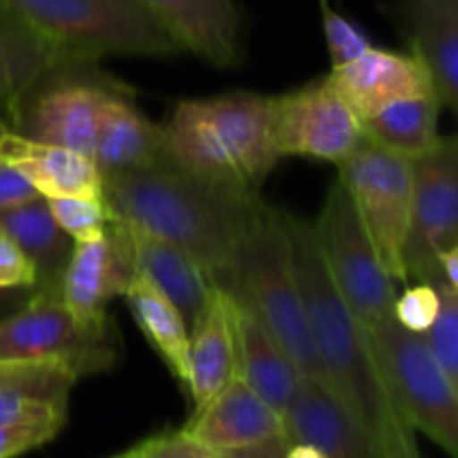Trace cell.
I'll list each match as a JSON object with an SVG mask.
<instances>
[{
    "mask_svg": "<svg viewBox=\"0 0 458 458\" xmlns=\"http://www.w3.org/2000/svg\"><path fill=\"white\" fill-rule=\"evenodd\" d=\"M280 215L322 383L360 423L385 458H420L416 432L389 392L369 331L335 291L318 253L311 224L286 210Z\"/></svg>",
    "mask_w": 458,
    "mask_h": 458,
    "instance_id": "cell-1",
    "label": "cell"
},
{
    "mask_svg": "<svg viewBox=\"0 0 458 458\" xmlns=\"http://www.w3.org/2000/svg\"><path fill=\"white\" fill-rule=\"evenodd\" d=\"M103 197L121 222L186 250L213 282L267 206L259 191L210 182L168 157L103 177Z\"/></svg>",
    "mask_w": 458,
    "mask_h": 458,
    "instance_id": "cell-2",
    "label": "cell"
},
{
    "mask_svg": "<svg viewBox=\"0 0 458 458\" xmlns=\"http://www.w3.org/2000/svg\"><path fill=\"white\" fill-rule=\"evenodd\" d=\"M170 161L226 186L259 191L280 161L271 132V97L226 92L179 101L161 125Z\"/></svg>",
    "mask_w": 458,
    "mask_h": 458,
    "instance_id": "cell-3",
    "label": "cell"
},
{
    "mask_svg": "<svg viewBox=\"0 0 458 458\" xmlns=\"http://www.w3.org/2000/svg\"><path fill=\"white\" fill-rule=\"evenodd\" d=\"M215 284L276 338L304 378L322 383L280 208L264 206Z\"/></svg>",
    "mask_w": 458,
    "mask_h": 458,
    "instance_id": "cell-4",
    "label": "cell"
},
{
    "mask_svg": "<svg viewBox=\"0 0 458 458\" xmlns=\"http://www.w3.org/2000/svg\"><path fill=\"white\" fill-rule=\"evenodd\" d=\"M0 7L67 61L183 52L143 0H0Z\"/></svg>",
    "mask_w": 458,
    "mask_h": 458,
    "instance_id": "cell-5",
    "label": "cell"
},
{
    "mask_svg": "<svg viewBox=\"0 0 458 458\" xmlns=\"http://www.w3.org/2000/svg\"><path fill=\"white\" fill-rule=\"evenodd\" d=\"M376 358L398 410L414 432L458 456V385L443 371L423 335L387 318L369 331Z\"/></svg>",
    "mask_w": 458,
    "mask_h": 458,
    "instance_id": "cell-6",
    "label": "cell"
},
{
    "mask_svg": "<svg viewBox=\"0 0 458 458\" xmlns=\"http://www.w3.org/2000/svg\"><path fill=\"white\" fill-rule=\"evenodd\" d=\"M322 264L353 316L367 331L394 316L396 282L380 264L340 179L329 186L320 215L311 224Z\"/></svg>",
    "mask_w": 458,
    "mask_h": 458,
    "instance_id": "cell-7",
    "label": "cell"
},
{
    "mask_svg": "<svg viewBox=\"0 0 458 458\" xmlns=\"http://www.w3.org/2000/svg\"><path fill=\"white\" fill-rule=\"evenodd\" d=\"M119 85V81L98 72L97 63L63 61L30 85L3 112V121L22 137L92 157L101 98Z\"/></svg>",
    "mask_w": 458,
    "mask_h": 458,
    "instance_id": "cell-8",
    "label": "cell"
},
{
    "mask_svg": "<svg viewBox=\"0 0 458 458\" xmlns=\"http://www.w3.org/2000/svg\"><path fill=\"white\" fill-rule=\"evenodd\" d=\"M335 168L383 268L394 282H407L403 253L411 213V161L362 134Z\"/></svg>",
    "mask_w": 458,
    "mask_h": 458,
    "instance_id": "cell-9",
    "label": "cell"
},
{
    "mask_svg": "<svg viewBox=\"0 0 458 458\" xmlns=\"http://www.w3.org/2000/svg\"><path fill=\"white\" fill-rule=\"evenodd\" d=\"M0 360H61L83 378L114 365L116 334L112 325H81L56 291L36 289L0 318Z\"/></svg>",
    "mask_w": 458,
    "mask_h": 458,
    "instance_id": "cell-10",
    "label": "cell"
},
{
    "mask_svg": "<svg viewBox=\"0 0 458 458\" xmlns=\"http://www.w3.org/2000/svg\"><path fill=\"white\" fill-rule=\"evenodd\" d=\"M411 161V213L407 231V282L432 284L437 255L458 246V143L445 137Z\"/></svg>",
    "mask_w": 458,
    "mask_h": 458,
    "instance_id": "cell-11",
    "label": "cell"
},
{
    "mask_svg": "<svg viewBox=\"0 0 458 458\" xmlns=\"http://www.w3.org/2000/svg\"><path fill=\"white\" fill-rule=\"evenodd\" d=\"M271 132L277 155L338 165L362 139L360 119L329 76L271 97Z\"/></svg>",
    "mask_w": 458,
    "mask_h": 458,
    "instance_id": "cell-12",
    "label": "cell"
},
{
    "mask_svg": "<svg viewBox=\"0 0 458 458\" xmlns=\"http://www.w3.org/2000/svg\"><path fill=\"white\" fill-rule=\"evenodd\" d=\"M81 376L61 360H0V429L38 450L65 428Z\"/></svg>",
    "mask_w": 458,
    "mask_h": 458,
    "instance_id": "cell-13",
    "label": "cell"
},
{
    "mask_svg": "<svg viewBox=\"0 0 458 458\" xmlns=\"http://www.w3.org/2000/svg\"><path fill=\"white\" fill-rule=\"evenodd\" d=\"M134 271L125 226L116 219L98 240L74 242L56 293L81 325L106 327L107 304L125 293Z\"/></svg>",
    "mask_w": 458,
    "mask_h": 458,
    "instance_id": "cell-14",
    "label": "cell"
},
{
    "mask_svg": "<svg viewBox=\"0 0 458 458\" xmlns=\"http://www.w3.org/2000/svg\"><path fill=\"white\" fill-rule=\"evenodd\" d=\"M327 76L360 121L403 98L437 94L432 72L416 54L389 52L374 45Z\"/></svg>",
    "mask_w": 458,
    "mask_h": 458,
    "instance_id": "cell-15",
    "label": "cell"
},
{
    "mask_svg": "<svg viewBox=\"0 0 458 458\" xmlns=\"http://www.w3.org/2000/svg\"><path fill=\"white\" fill-rule=\"evenodd\" d=\"M183 429L217 456L284 438L282 416L237 376Z\"/></svg>",
    "mask_w": 458,
    "mask_h": 458,
    "instance_id": "cell-16",
    "label": "cell"
},
{
    "mask_svg": "<svg viewBox=\"0 0 458 458\" xmlns=\"http://www.w3.org/2000/svg\"><path fill=\"white\" fill-rule=\"evenodd\" d=\"M282 423L286 441L307 443L325 458H385L360 423L318 380H302Z\"/></svg>",
    "mask_w": 458,
    "mask_h": 458,
    "instance_id": "cell-17",
    "label": "cell"
},
{
    "mask_svg": "<svg viewBox=\"0 0 458 458\" xmlns=\"http://www.w3.org/2000/svg\"><path fill=\"white\" fill-rule=\"evenodd\" d=\"M173 38L215 67L242 63V13L233 0H143Z\"/></svg>",
    "mask_w": 458,
    "mask_h": 458,
    "instance_id": "cell-18",
    "label": "cell"
},
{
    "mask_svg": "<svg viewBox=\"0 0 458 458\" xmlns=\"http://www.w3.org/2000/svg\"><path fill=\"white\" fill-rule=\"evenodd\" d=\"M164 132L130 98L125 85L103 94L92 159L103 177L148 168L165 159Z\"/></svg>",
    "mask_w": 458,
    "mask_h": 458,
    "instance_id": "cell-19",
    "label": "cell"
},
{
    "mask_svg": "<svg viewBox=\"0 0 458 458\" xmlns=\"http://www.w3.org/2000/svg\"><path fill=\"white\" fill-rule=\"evenodd\" d=\"M0 159L12 164L45 199L103 197V174L92 157L27 139L0 123Z\"/></svg>",
    "mask_w": 458,
    "mask_h": 458,
    "instance_id": "cell-20",
    "label": "cell"
},
{
    "mask_svg": "<svg viewBox=\"0 0 458 458\" xmlns=\"http://www.w3.org/2000/svg\"><path fill=\"white\" fill-rule=\"evenodd\" d=\"M235 378V331L233 307L226 291L215 284L204 311L191 327L188 344V396L192 414L208 405Z\"/></svg>",
    "mask_w": 458,
    "mask_h": 458,
    "instance_id": "cell-21",
    "label": "cell"
},
{
    "mask_svg": "<svg viewBox=\"0 0 458 458\" xmlns=\"http://www.w3.org/2000/svg\"><path fill=\"white\" fill-rule=\"evenodd\" d=\"M231 307L235 331V376L244 380L268 407L284 416L304 376L276 338L233 298Z\"/></svg>",
    "mask_w": 458,
    "mask_h": 458,
    "instance_id": "cell-22",
    "label": "cell"
},
{
    "mask_svg": "<svg viewBox=\"0 0 458 458\" xmlns=\"http://www.w3.org/2000/svg\"><path fill=\"white\" fill-rule=\"evenodd\" d=\"M123 226L134 268L143 273L182 311L191 329L215 289L210 273L186 250L137 231L128 224Z\"/></svg>",
    "mask_w": 458,
    "mask_h": 458,
    "instance_id": "cell-23",
    "label": "cell"
},
{
    "mask_svg": "<svg viewBox=\"0 0 458 458\" xmlns=\"http://www.w3.org/2000/svg\"><path fill=\"white\" fill-rule=\"evenodd\" d=\"M411 54L432 72L441 106L458 101V0H401Z\"/></svg>",
    "mask_w": 458,
    "mask_h": 458,
    "instance_id": "cell-24",
    "label": "cell"
},
{
    "mask_svg": "<svg viewBox=\"0 0 458 458\" xmlns=\"http://www.w3.org/2000/svg\"><path fill=\"white\" fill-rule=\"evenodd\" d=\"M0 231L18 246L38 276V291H56L74 242L61 231L45 197L0 210Z\"/></svg>",
    "mask_w": 458,
    "mask_h": 458,
    "instance_id": "cell-25",
    "label": "cell"
},
{
    "mask_svg": "<svg viewBox=\"0 0 458 458\" xmlns=\"http://www.w3.org/2000/svg\"><path fill=\"white\" fill-rule=\"evenodd\" d=\"M123 298L132 313L134 325L139 327L148 344L164 360L170 374L179 383L186 385L191 329H188V322L183 320L182 311L139 271H134Z\"/></svg>",
    "mask_w": 458,
    "mask_h": 458,
    "instance_id": "cell-26",
    "label": "cell"
},
{
    "mask_svg": "<svg viewBox=\"0 0 458 458\" xmlns=\"http://www.w3.org/2000/svg\"><path fill=\"white\" fill-rule=\"evenodd\" d=\"M441 107L437 94L403 98L362 119V134L405 159H416L443 139L438 134Z\"/></svg>",
    "mask_w": 458,
    "mask_h": 458,
    "instance_id": "cell-27",
    "label": "cell"
},
{
    "mask_svg": "<svg viewBox=\"0 0 458 458\" xmlns=\"http://www.w3.org/2000/svg\"><path fill=\"white\" fill-rule=\"evenodd\" d=\"M67 58L58 56L30 27L0 7V107L16 103L40 76Z\"/></svg>",
    "mask_w": 458,
    "mask_h": 458,
    "instance_id": "cell-28",
    "label": "cell"
},
{
    "mask_svg": "<svg viewBox=\"0 0 458 458\" xmlns=\"http://www.w3.org/2000/svg\"><path fill=\"white\" fill-rule=\"evenodd\" d=\"M54 219L72 242L98 240L116 222V213L106 197H61L47 199Z\"/></svg>",
    "mask_w": 458,
    "mask_h": 458,
    "instance_id": "cell-29",
    "label": "cell"
},
{
    "mask_svg": "<svg viewBox=\"0 0 458 458\" xmlns=\"http://www.w3.org/2000/svg\"><path fill=\"white\" fill-rule=\"evenodd\" d=\"M441 307L423 335L425 344L447 376L458 385V293L438 291Z\"/></svg>",
    "mask_w": 458,
    "mask_h": 458,
    "instance_id": "cell-30",
    "label": "cell"
},
{
    "mask_svg": "<svg viewBox=\"0 0 458 458\" xmlns=\"http://www.w3.org/2000/svg\"><path fill=\"white\" fill-rule=\"evenodd\" d=\"M322 21H325V36H327V47H329L331 58V70L349 65L356 61L358 56L371 47L369 38L360 31V27L353 25L352 21L343 16V13L329 9V4H322Z\"/></svg>",
    "mask_w": 458,
    "mask_h": 458,
    "instance_id": "cell-31",
    "label": "cell"
},
{
    "mask_svg": "<svg viewBox=\"0 0 458 458\" xmlns=\"http://www.w3.org/2000/svg\"><path fill=\"white\" fill-rule=\"evenodd\" d=\"M438 307H441L438 289H434L432 284H425V282H416V284L407 286L405 293L396 295V300H394V320L403 329L420 335L434 322Z\"/></svg>",
    "mask_w": 458,
    "mask_h": 458,
    "instance_id": "cell-32",
    "label": "cell"
},
{
    "mask_svg": "<svg viewBox=\"0 0 458 458\" xmlns=\"http://www.w3.org/2000/svg\"><path fill=\"white\" fill-rule=\"evenodd\" d=\"M213 452L195 441L186 429L164 432L132 447V458H213Z\"/></svg>",
    "mask_w": 458,
    "mask_h": 458,
    "instance_id": "cell-33",
    "label": "cell"
},
{
    "mask_svg": "<svg viewBox=\"0 0 458 458\" xmlns=\"http://www.w3.org/2000/svg\"><path fill=\"white\" fill-rule=\"evenodd\" d=\"M38 289V276L30 259L0 231V289Z\"/></svg>",
    "mask_w": 458,
    "mask_h": 458,
    "instance_id": "cell-34",
    "label": "cell"
},
{
    "mask_svg": "<svg viewBox=\"0 0 458 458\" xmlns=\"http://www.w3.org/2000/svg\"><path fill=\"white\" fill-rule=\"evenodd\" d=\"M40 197L36 188L4 159H0V210L13 208Z\"/></svg>",
    "mask_w": 458,
    "mask_h": 458,
    "instance_id": "cell-35",
    "label": "cell"
},
{
    "mask_svg": "<svg viewBox=\"0 0 458 458\" xmlns=\"http://www.w3.org/2000/svg\"><path fill=\"white\" fill-rule=\"evenodd\" d=\"M286 445H289V441H286V438H280V441L264 443V445L250 447V450L233 452V454H222V456H226V458H282L284 456Z\"/></svg>",
    "mask_w": 458,
    "mask_h": 458,
    "instance_id": "cell-36",
    "label": "cell"
},
{
    "mask_svg": "<svg viewBox=\"0 0 458 458\" xmlns=\"http://www.w3.org/2000/svg\"><path fill=\"white\" fill-rule=\"evenodd\" d=\"M36 289L30 286H21V289H0V318L7 316V313L16 311L21 304H25L31 298Z\"/></svg>",
    "mask_w": 458,
    "mask_h": 458,
    "instance_id": "cell-37",
    "label": "cell"
},
{
    "mask_svg": "<svg viewBox=\"0 0 458 458\" xmlns=\"http://www.w3.org/2000/svg\"><path fill=\"white\" fill-rule=\"evenodd\" d=\"M282 458H325L316 447L307 445V443H289Z\"/></svg>",
    "mask_w": 458,
    "mask_h": 458,
    "instance_id": "cell-38",
    "label": "cell"
},
{
    "mask_svg": "<svg viewBox=\"0 0 458 458\" xmlns=\"http://www.w3.org/2000/svg\"><path fill=\"white\" fill-rule=\"evenodd\" d=\"M123 458H132V450H128V452H123Z\"/></svg>",
    "mask_w": 458,
    "mask_h": 458,
    "instance_id": "cell-39",
    "label": "cell"
},
{
    "mask_svg": "<svg viewBox=\"0 0 458 458\" xmlns=\"http://www.w3.org/2000/svg\"><path fill=\"white\" fill-rule=\"evenodd\" d=\"M0 110H3V107H0ZM0 123H3V114H0Z\"/></svg>",
    "mask_w": 458,
    "mask_h": 458,
    "instance_id": "cell-40",
    "label": "cell"
},
{
    "mask_svg": "<svg viewBox=\"0 0 458 458\" xmlns=\"http://www.w3.org/2000/svg\"><path fill=\"white\" fill-rule=\"evenodd\" d=\"M213 458H226V456H217V454H215V456H213Z\"/></svg>",
    "mask_w": 458,
    "mask_h": 458,
    "instance_id": "cell-41",
    "label": "cell"
},
{
    "mask_svg": "<svg viewBox=\"0 0 458 458\" xmlns=\"http://www.w3.org/2000/svg\"><path fill=\"white\" fill-rule=\"evenodd\" d=\"M112 458H123V454H119V456H112Z\"/></svg>",
    "mask_w": 458,
    "mask_h": 458,
    "instance_id": "cell-42",
    "label": "cell"
},
{
    "mask_svg": "<svg viewBox=\"0 0 458 458\" xmlns=\"http://www.w3.org/2000/svg\"><path fill=\"white\" fill-rule=\"evenodd\" d=\"M320 3H322V4H327V0H320Z\"/></svg>",
    "mask_w": 458,
    "mask_h": 458,
    "instance_id": "cell-43",
    "label": "cell"
}]
</instances>
